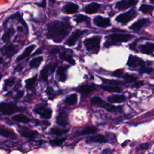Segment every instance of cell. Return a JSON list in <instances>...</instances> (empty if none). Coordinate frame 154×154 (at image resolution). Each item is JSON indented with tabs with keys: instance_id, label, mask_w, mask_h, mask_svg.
Segmentation results:
<instances>
[{
	"instance_id": "6da1fadb",
	"label": "cell",
	"mask_w": 154,
	"mask_h": 154,
	"mask_svg": "<svg viewBox=\"0 0 154 154\" xmlns=\"http://www.w3.org/2000/svg\"><path fill=\"white\" fill-rule=\"evenodd\" d=\"M72 26L68 22L54 20L48 25L46 37L55 42H61L69 33Z\"/></svg>"
},
{
	"instance_id": "7a4b0ae2",
	"label": "cell",
	"mask_w": 154,
	"mask_h": 154,
	"mask_svg": "<svg viewBox=\"0 0 154 154\" xmlns=\"http://www.w3.org/2000/svg\"><path fill=\"white\" fill-rule=\"evenodd\" d=\"M91 103L93 105L101 107L106 109L108 112H120L122 111V108L120 106H116L109 103L105 102L99 96H94L90 100Z\"/></svg>"
},
{
	"instance_id": "3957f363",
	"label": "cell",
	"mask_w": 154,
	"mask_h": 154,
	"mask_svg": "<svg viewBox=\"0 0 154 154\" xmlns=\"http://www.w3.org/2000/svg\"><path fill=\"white\" fill-rule=\"evenodd\" d=\"M132 37V36L130 34L114 33V34H111L106 37V41L104 43V46L108 48L110 47L111 46L116 45L117 43L128 42Z\"/></svg>"
},
{
	"instance_id": "277c9868",
	"label": "cell",
	"mask_w": 154,
	"mask_h": 154,
	"mask_svg": "<svg viewBox=\"0 0 154 154\" xmlns=\"http://www.w3.org/2000/svg\"><path fill=\"white\" fill-rule=\"evenodd\" d=\"M101 37L99 36H93L84 40V45L88 51H92L97 54L99 50Z\"/></svg>"
},
{
	"instance_id": "5b68a950",
	"label": "cell",
	"mask_w": 154,
	"mask_h": 154,
	"mask_svg": "<svg viewBox=\"0 0 154 154\" xmlns=\"http://www.w3.org/2000/svg\"><path fill=\"white\" fill-rule=\"evenodd\" d=\"M137 13L135 11V10H134V8L131 9L130 10L128 11L127 12H125L124 13H122L119 15H118L116 18V21H117V22L121 23L123 25L126 24L127 23H128L129 21L132 20L133 19H134L136 16H137Z\"/></svg>"
},
{
	"instance_id": "8992f818",
	"label": "cell",
	"mask_w": 154,
	"mask_h": 154,
	"mask_svg": "<svg viewBox=\"0 0 154 154\" xmlns=\"http://www.w3.org/2000/svg\"><path fill=\"white\" fill-rule=\"evenodd\" d=\"M0 109L1 113L5 115H11L16 112L23 110V109L18 108L15 104L6 102L1 103Z\"/></svg>"
},
{
	"instance_id": "52a82bcc",
	"label": "cell",
	"mask_w": 154,
	"mask_h": 154,
	"mask_svg": "<svg viewBox=\"0 0 154 154\" xmlns=\"http://www.w3.org/2000/svg\"><path fill=\"white\" fill-rule=\"evenodd\" d=\"M33 111L36 114H39L42 118L49 119L52 117V111L51 108H46L44 105H37L34 108Z\"/></svg>"
},
{
	"instance_id": "ba28073f",
	"label": "cell",
	"mask_w": 154,
	"mask_h": 154,
	"mask_svg": "<svg viewBox=\"0 0 154 154\" xmlns=\"http://www.w3.org/2000/svg\"><path fill=\"white\" fill-rule=\"evenodd\" d=\"M57 66H58V64L55 63H52L45 66L42 69V70L40 71V78L42 80L46 81L48 80V76L51 74L54 73Z\"/></svg>"
},
{
	"instance_id": "9c48e42d",
	"label": "cell",
	"mask_w": 154,
	"mask_h": 154,
	"mask_svg": "<svg viewBox=\"0 0 154 154\" xmlns=\"http://www.w3.org/2000/svg\"><path fill=\"white\" fill-rule=\"evenodd\" d=\"M138 2V0H120L117 2L115 7L119 10H124L130 7L135 5Z\"/></svg>"
},
{
	"instance_id": "30bf717a",
	"label": "cell",
	"mask_w": 154,
	"mask_h": 154,
	"mask_svg": "<svg viewBox=\"0 0 154 154\" xmlns=\"http://www.w3.org/2000/svg\"><path fill=\"white\" fill-rule=\"evenodd\" d=\"M127 65L130 67L135 68L137 67H140L141 68L144 66V62L138 57L131 55H129L128 60L127 61Z\"/></svg>"
},
{
	"instance_id": "8fae6325",
	"label": "cell",
	"mask_w": 154,
	"mask_h": 154,
	"mask_svg": "<svg viewBox=\"0 0 154 154\" xmlns=\"http://www.w3.org/2000/svg\"><path fill=\"white\" fill-rule=\"evenodd\" d=\"M93 22L95 25L100 28H106L111 25L109 19L103 17L101 16H95L93 19Z\"/></svg>"
},
{
	"instance_id": "7c38bea8",
	"label": "cell",
	"mask_w": 154,
	"mask_h": 154,
	"mask_svg": "<svg viewBox=\"0 0 154 154\" xmlns=\"http://www.w3.org/2000/svg\"><path fill=\"white\" fill-rule=\"evenodd\" d=\"M85 31H81V30H76L70 36V37L67 39V40L66 42V44L69 46H73L76 41L78 40V38L81 37V35L84 32H85Z\"/></svg>"
},
{
	"instance_id": "4fadbf2b",
	"label": "cell",
	"mask_w": 154,
	"mask_h": 154,
	"mask_svg": "<svg viewBox=\"0 0 154 154\" xmlns=\"http://www.w3.org/2000/svg\"><path fill=\"white\" fill-rule=\"evenodd\" d=\"M101 5L97 2H91L87 4L83 8V10L85 13L87 14H93L98 11L100 9Z\"/></svg>"
},
{
	"instance_id": "5bb4252c",
	"label": "cell",
	"mask_w": 154,
	"mask_h": 154,
	"mask_svg": "<svg viewBox=\"0 0 154 154\" xmlns=\"http://www.w3.org/2000/svg\"><path fill=\"white\" fill-rule=\"evenodd\" d=\"M57 123L61 126H66L68 124V115L64 111H60L56 117Z\"/></svg>"
},
{
	"instance_id": "9a60e30c",
	"label": "cell",
	"mask_w": 154,
	"mask_h": 154,
	"mask_svg": "<svg viewBox=\"0 0 154 154\" xmlns=\"http://www.w3.org/2000/svg\"><path fill=\"white\" fill-rule=\"evenodd\" d=\"M79 9V6L76 4L69 2L64 5L62 8L63 11L66 14H73L77 12Z\"/></svg>"
},
{
	"instance_id": "2e32d148",
	"label": "cell",
	"mask_w": 154,
	"mask_h": 154,
	"mask_svg": "<svg viewBox=\"0 0 154 154\" xmlns=\"http://www.w3.org/2000/svg\"><path fill=\"white\" fill-rule=\"evenodd\" d=\"M18 131L20 132V135L22 137H24L27 138H30V139H34L39 135V134H38L37 131H33L31 129H28L26 128L19 129Z\"/></svg>"
},
{
	"instance_id": "e0dca14e",
	"label": "cell",
	"mask_w": 154,
	"mask_h": 154,
	"mask_svg": "<svg viewBox=\"0 0 154 154\" xmlns=\"http://www.w3.org/2000/svg\"><path fill=\"white\" fill-rule=\"evenodd\" d=\"M96 90V87L94 85H91V84H86V85H82L80 86L77 89V91L81 93L82 94L85 96L90 94L93 91Z\"/></svg>"
},
{
	"instance_id": "ac0fdd59",
	"label": "cell",
	"mask_w": 154,
	"mask_h": 154,
	"mask_svg": "<svg viewBox=\"0 0 154 154\" xmlns=\"http://www.w3.org/2000/svg\"><path fill=\"white\" fill-rule=\"evenodd\" d=\"M17 51L18 49L17 47L12 45L5 46L3 49H2V54L7 57H11L13 56L17 52Z\"/></svg>"
},
{
	"instance_id": "d6986e66",
	"label": "cell",
	"mask_w": 154,
	"mask_h": 154,
	"mask_svg": "<svg viewBox=\"0 0 154 154\" xmlns=\"http://www.w3.org/2000/svg\"><path fill=\"white\" fill-rule=\"evenodd\" d=\"M86 141L87 143L90 142H97V143H105L107 141L106 137L102 134H96L87 137Z\"/></svg>"
},
{
	"instance_id": "ffe728a7",
	"label": "cell",
	"mask_w": 154,
	"mask_h": 154,
	"mask_svg": "<svg viewBox=\"0 0 154 154\" xmlns=\"http://www.w3.org/2000/svg\"><path fill=\"white\" fill-rule=\"evenodd\" d=\"M69 68V66H60L57 70V76L58 79L62 82H64L67 79L66 70Z\"/></svg>"
},
{
	"instance_id": "44dd1931",
	"label": "cell",
	"mask_w": 154,
	"mask_h": 154,
	"mask_svg": "<svg viewBox=\"0 0 154 154\" xmlns=\"http://www.w3.org/2000/svg\"><path fill=\"white\" fill-rule=\"evenodd\" d=\"M149 22V20L148 19H141L134 23L129 28L133 31H138Z\"/></svg>"
},
{
	"instance_id": "7402d4cb",
	"label": "cell",
	"mask_w": 154,
	"mask_h": 154,
	"mask_svg": "<svg viewBox=\"0 0 154 154\" xmlns=\"http://www.w3.org/2000/svg\"><path fill=\"white\" fill-rule=\"evenodd\" d=\"M35 47V45H31L26 47L25 48V51L23 52V53L17 57L16 61L17 62L20 61L24 60L28 56H29L31 54V53L32 52V51L34 50Z\"/></svg>"
},
{
	"instance_id": "603a6c76",
	"label": "cell",
	"mask_w": 154,
	"mask_h": 154,
	"mask_svg": "<svg viewBox=\"0 0 154 154\" xmlns=\"http://www.w3.org/2000/svg\"><path fill=\"white\" fill-rule=\"evenodd\" d=\"M126 97L124 95H112L107 97V100L110 103H121L126 100Z\"/></svg>"
},
{
	"instance_id": "cb8c5ba5",
	"label": "cell",
	"mask_w": 154,
	"mask_h": 154,
	"mask_svg": "<svg viewBox=\"0 0 154 154\" xmlns=\"http://www.w3.org/2000/svg\"><path fill=\"white\" fill-rule=\"evenodd\" d=\"M141 51L146 54H150L154 52V43H147L141 46Z\"/></svg>"
},
{
	"instance_id": "d4e9b609",
	"label": "cell",
	"mask_w": 154,
	"mask_h": 154,
	"mask_svg": "<svg viewBox=\"0 0 154 154\" xmlns=\"http://www.w3.org/2000/svg\"><path fill=\"white\" fill-rule=\"evenodd\" d=\"M12 119L17 122L19 123H27L30 122V119L27 117L26 116L23 114H17L14 116H13Z\"/></svg>"
},
{
	"instance_id": "484cf974",
	"label": "cell",
	"mask_w": 154,
	"mask_h": 154,
	"mask_svg": "<svg viewBox=\"0 0 154 154\" xmlns=\"http://www.w3.org/2000/svg\"><path fill=\"white\" fill-rule=\"evenodd\" d=\"M59 57L60 58L63 60H64L66 61H67L68 63H69L70 64L72 65H75L76 64L75 63V60L73 58V57L70 55V54H66V52H62L61 53L60 55H59Z\"/></svg>"
},
{
	"instance_id": "4316f807",
	"label": "cell",
	"mask_w": 154,
	"mask_h": 154,
	"mask_svg": "<svg viewBox=\"0 0 154 154\" xmlns=\"http://www.w3.org/2000/svg\"><path fill=\"white\" fill-rule=\"evenodd\" d=\"M78 100L77 94L75 93H73L70 94L68 97H67L64 100V102L69 105H73L76 103Z\"/></svg>"
},
{
	"instance_id": "83f0119b",
	"label": "cell",
	"mask_w": 154,
	"mask_h": 154,
	"mask_svg": "<svg viewBox=\"0 0 154 154\" xmlns=\"http://www.w3.org/2000/svg\"><path fill=\"white\" fill-rule=\"evenodd\" d=\"M0 134L2 136L7 138H14V137H16V134L11 131L8 130L6 128H4L2 127L0 129Z\"/></svg>"
},
{
	"instance_id": "f1b7e54d",
	"label": "cell",
	"mask_w": 154,
	"mask_h": 154,
	"mask_svg": "<svg viewBox=\"0 0 154 154\" xmlns=\"http://www.w3.org/2000/svg\"><path fill=\"white\" fill-rule=\"evenodd\" d=\"M9 19H17L24 27L26 29V31H28V26L26 23L25 22V21L23 19V18L22 17V16H20V13L19 12H16V13L13 14V15H11V16H10Z\"/></svg>"
},
{
	"instance_id": "f546056e",
	"label": "cell",
	"mask_w": 154,
	"mask_h": 154,
	"mask_svg": "<svg viewBox=\"0 0 154 154\" xmlns=\"http://www.w3.org/2000/svg\"><path fill=\"white\" fill-rule=\"evenodd\" d=\"M43 57H38L34 58H32L29 61V66L31 68H38L40 65L42 61H43Z\"/></svg>"
},
{
	"instance_id": "4dcf8cb0",
	"label": "cell",
	"mask_w": 154,
	"mask_h": 154,
	"mask_svg": "<svg viewBox=\"0 0 154 154\" xmlns=\"http://www.w3.org/2000/svg\"><path fill=\"white\" fill-rule=\"evenodd\" d=\"M68 132H69V129H60L59 128H53L51 129L49 134L54 135L60 136L63 134H66Z\"/></svg>"
},
{
	"instance_id": "1f68e13d",
	"label": "cell",
	"mask_w": 154,
	"mask_h": 154,
	"mask_svg": "<svg viewBox=\"0 0 154 154\" xmlns=\"http://www.w3.org/2000/svg\"><path fill=\"white\" fill-rule=\"evenodd\" d=\"M14 29L13 28H9L8 29L7 31H5L4 33V34L2 36V40L4 42H7L9 39L10 38V37L14 34Z\"/></svg>"
},
{
	"instance_id": "d6a6232c",
	"label": "cell",
	"mask_w": 154,
	"mask_h": 154,
	"mask_svg": "<svg viewBox=\"0 0 154 154\" xmlns=\"http://www.w3.org/2000/svg\"><path fill=\"white\" fill-rule=\"evenodd\" d=\"M75 20L77 23H79L81 22H85L87 24L90 23V18L85 15L81 14H79L75 16Z\"/></svg>"
},
{
	"instance_id": "836d02e7",
	"label": "cell",
	"mask_w": 154,
	"mask_h": 154,
	"mask_svg": "<svg viewBox=\"0 0 154 154\" xmlns=\"http://www.w3.org/2000/svg\"><path fill=\"white\" fill-rule=\"evenodd\" d=\"M101 88L108 92H116L120 93L121 91V89L120 87L117 86H112V85H101Z\"/></svg>"
},
{
	"instance_id": "e575fe53",
	"label": "cell",
	"mask_w": 154,
	"mask_h": 154,
	"mask_svg": "<svg viewBox=\"0 0 154 154\" xmlns=\"http://www.w3.org/2000/svg\"><path fill=\"white\" fill-rule=\"evenodd\" d=\"M37 78V75H35L31 78H29L25 81V87L28 89H31L35 84Z\"/></svg>"
},
{
	"instance_id": "d590c367",
	"label": "cell",
	"mask_w": 154,
	"mask_h": 154,
	"mask_svg": "<svg viewBox=\"0 0 154 154\" xmlns=\"http://www.w3.org/2000/svg\"><path fill=\"white\" fill-rule=\"evenodd\" d=\"M153 9H154L153 6H151L147 4H142L139 8V10L144 14L150 13Z\"/></svg>"
},
{
	"instance_id": "8d00e7d4",
	"label": "cell",
	"mask_w": 154,
	"mask_h": 154,
	"mask_svg": "<svg viewBox=\"0 0 154 154\" xmlns=\"http://www.w3.org/2000/svg\"><path fill=\"white\" fill-rule=\"evenodd\" d=\"M97 131V128L95 127H86L82 130L81 132L80 133V135L93 134L96 133Z\"/></svg>"
},
{
	"instance_id": "74e56055",
	"label": "cell",
	"mask_w": 154,
	"mask_h": 154,
	"mask_svg": "<svg viewBox=\"0 0 154 154\" xmlns=\"http://www.w3.org/2000/svg\"><path fill=\"white\" fill-rule=\"evenodd\" d=\"M66 140V138L51 140L49 141V144L52 146H61V144H63V143H64Z\"/></svg>"
},
{
	"instance_id": "f35d334b",
	"label": "cell",
	"mask_w": 154,
	"mask_h": 154,
	"mask_svg": "<svg viewBox=\"0 0 154 154\" xmlns=\"http://www.w3.org/2000/svg\"><path fill=\"white\" fill-rule=\"evenodd\" d=\"M14 82V78H9L8 79H6L4 81V90H7L8 87H10L13 85Z\"/></svg>"
},
{
	"instance_id": "ab89813d",
	"label": "cell",
	"mask_w": 154,
	"mask_h": 154,
	"mask_svg": "<svg viewBox=\"0 0 154 154\" xmlns=\"http://www.w3.org/2000/svg\"><path fill=\"white\" fill-rule=\"evenodd\" d=\"M123 78L126 80V82H135L137 78L134 75H129V74H126L125 75L123 76Z\"/></svg>"
},
{
	"instance_id": "60d3db41",
	"label": "cell",
	"mask_w": 154,
	"mask_h": 154,
	"mask_svg": "<svg viewBox=\"0 0 154 154\" xmlns=\"http://www.w3.org/2000/svg\"><path fill=\"white\" fill-rule=\"evenodd\" d=\"M102 82L104 84H109L111 85H118V84H121V81H115V80H109V79H103L101 78Z\"/></svg>"
},
{
	"instance_id": "b9f144b4",
	"label": "cell",
	"mask_w": 154,
	"mask_h": 154,
	"mask_svg": "<svg viewBox=\"0 0 154 154\" xmlns=\"http://www.w3.org/2000/svg\"><path fill=\"white\" fill-rule=\"evenodd\" d=\"M139 71H140V72L141 73H148V74H150L152 72V69H151L150 67H145V66H144V67H141Z\"/></svg>"
},
{
	"instance_id": "7bdbcfd3",
	"label": "cell",
	"mask_w": 154,
	"mask_h": 154,
	"mask_svg": "<svg viewBox=\"0 0 154 154\" xmlns=\"http://www.w3.org/2000/svg\"><path fill=\"white\" fill-rule=\"evenodd\" d=\"M2 144L3 146H4V147H6L8 148H11V147H13L15 146L16 143L11 142V141H5V142H4L3 143H2Z\"/></svg>"
},
{
	"instance_id": "ee69618b",
	"label": "cell",
	"mask_w": 154,
	"mask_h": 154,
	"mask_svg": "<svg viewBox=\"0 0 154 154\" xmlns=\"http://www.w3.org/2000/svg\"><path fill=\"white\" fill-rule=\"evenodd\" d=\"M123 70L122 69H118L114 71L112 73V76H116V77H121L123 75Z\"/></svg>"
},
{
	"instance_id": "f6af8a7d",
	"label": "cell",
	"mask_w": 154,
	"mask_h": 154,
	"mask_svg": "<svg viewBox=\"0 0 154 154\" xmlns=\"http://www.w3.org/2000/svg\"><path fill=\"white\" fill-rule=\"evenodd\" d=\"M149 147V143H144V144H140L139 147L138 148H137V150H139V149H143V150H144V149H148Z\"/></svg>"
},
{
	"instance_id": "bcb514c9",
	"label": "cell",
	"mask_w": 154,
	"mask_h": 154,
	"mask_svg": "<svg viewBox=\"0 0 154 154\" xmlns=\"http://www.w3.org/2000/svg\"><path fill=\"white\" fill-rule=\"evenodd\" d=\"M23 95V91H19L17 92V93L14 96V99L16 100H18L20 99Z\"/></svg>"
},
{
	"instance_id": "7dc6e473",
	"label": "cell",
	"mask_w": 154,
	"mask_h": 154,
	"mask_svg": "<svg viewBox=\"0 0 154 154\" xmlns=\"http://www.w3.org/2000/svg\"><path fill=\"white\" fill-rule=\"evenodd\" d=\"M46 93L49 96H53L54 95V90H52V88H51L50 87H48L46 89Z\"/></svg>"
},
{
	"instance_id": "c3c4849f",
	"label": "cell",
	"mask_w": 154,
	"mask_h": 154,
	"mask_svg": "<svg viewBox=\"0 0 154 154\" xmlns=\"http://www.w3.org/2000/svg\"><path fill=\"white\" fill-rule=\"evenodd\" d=\"M59 51H60V49L58 48H52L49 51V53L51 54H57V53L59 52Z\"/></svg>"
},
{
	"instance_id": "681fc988",
	"label": "cell",
	"mask_w": 154,
	"mask_h": 154,
	"mask_svg": "<svg viewBox=\"0 0 154 154\" xmlns=\"http://www.w3.org/2000/svg\"><path fill=\"white\" fill-rule=\"evenodd\" d=\"M37 5L40 7H42L43 8H45L46 7V0H42V1L41 2L40 4H37Z\"/></svg>"
},
{
	"instance_id": "f907efd6",
	"label": "cell",
	"mask_w": 154,
	"mask_h": 154,
	"mask_svg": "<svg viewBox=\"0 0 154 154\" xmlns=\"http://www.w3.org/2000/svg\"><path fill=\"white\" fill-rule=\"evenodd\" d=\"M137 43V41H134L130 46H129V48L131 49L132 50H134L135 49V46H136V43Z\"/></svg>"
},
{
	"instance_id": "816d5d0a",
	"label": "cell",
	"mask_w": 154,
	"mask_h": 154,
	"mask_svg": "<svg viewBox=\"0 0 154 154\" xmlns=\"http://www.w3.org/2000/svg\"><path fill=\"white\" fill-rule=\"evenodd\" d=\"M112 152V150H111L110 149H104V150L102 152V153H111Z\"/></svg>"
},
{
	"instance_id": "f5cc1de1",
	"label": "cell",
	"mask_w": 154,
	"mask_h": 154,
	"mask_svg": "<svg viewBox=\"0 0 154 154\" xmlns=\"http://www.w3.org/2000/svg\"><path fill=\"white\" fill-rule=\"evenodd\" d=\"M143 84V81H139V82H135L133 86H135V87H140L141 85H142Z\"/></svg>"
},
{
	"instance_id": "db71d44e",
	"label": "cell",
	"mask_w": 154,
	"mask_h": 154,
	"mask_svg": "<svg viewBox=\"0 0 154 154\" xmlns=\"http://www.w3.org/2000/svg\"><path fill=\"white\" fill-rule=\"evenodd\" d=\"M22 67L21 66V65H17L16 67H15V70L16 71H20L22 69Z\"/></svg>"
},
{
	"instance_id": "11a10c76",
	"label": "cell",
	"mask_w": 154,
	"mask_h": 154,
	"mask_svg": "<svg viewBox=\"0 0 154 154\" xmlns=\"http://www.w3.org/2000/svg\"><path fill=\"white\" fill-rule=\"evenodd\" d=\"M41 53H42V50H41L40 49H38L34 52V54H32V56H34V55H37V54H41Z\"/></svg>"
},
{
	"instance_id": "9f6ffc18",
	"label": "cell",
	"mask_w": 154,
	"mask_h": 154,
	"mask_svg": "<svg viewBox=\"0 0 154 154\" xmlns=\"http://www.w3.org/2000/svg\"><path fill=\"white\" fill-rule=\"evenodd\" d=\"M17 31H20V32H23V28L22 26H17Z\"/></svg>"
},
{
	"instance_id": "6f0895ef",
	"label": "cell",
	"mask_w": 154,
	"mask_h": 154,
	"mask_svg": "<svg viewBox=\"0 0 154 154\" xmlns=\"http://www.w3.org/2000/svg\"><path fill=\"white\" fill-rule=\"evenodd\" d=\"M57 0H49V2L51 4H54Z\"/></svg>"
},
{
	"instance_id": "680465c9",
	"label": "cell",
	"mask_w": 154,
	"mask_h": 154,
	"mask_svg": "<svg viewBox=\"0 0 154 154\" xmlns=\"http://www.w3.org/2000/svg\"><path fill=\"white\" fill-rule=\"evenodd\" d=\"M150 1L152 3H154V0H150Z\"/></svg>"
}]
</instances>
